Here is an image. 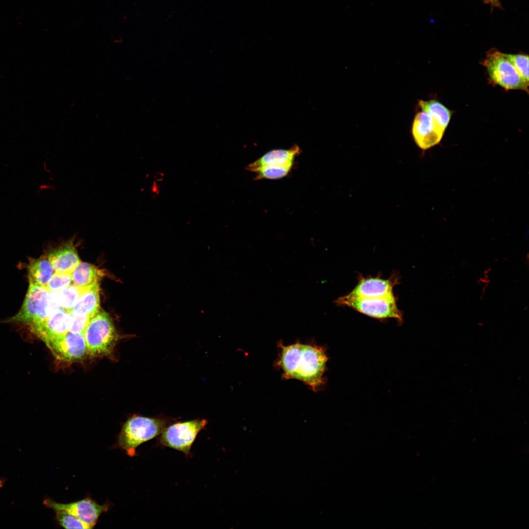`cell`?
<instances>
[{
	"label": "cell",
	"instance_id": "4",
	"mask_svg": "<svg viewBox=\"0 0 529 529\" xmlns=\"http://www.w3.org/2000/svg\"><path fill=\"white\" fill-rule=\"evenodd\" d=\"M83 334L87 353L93 357L109 354L117 339L112 319L105 311L100 309L90 319Z\"/></svg>",
	"mask_w": 529,
	"mask_h": 529
},
{
	"label": "cell",
	"instance_id": "17",
	"mask_svg": "<svg viewBox=\"0 0 529 529\" xmlns=\"http://www.w3.org/2000/svg\"><path fill=\"white\" fill-rule=\"evenodd\" d=\"M48 258L31 259L28 265L29 283L46 287L54 273Z\"/></svg>",
	"mask_w": 529,
	"mask_h": 529
},
{
	"label": "cell",
	"instance_id": "1",
	"mask_svg": "<svg viewBox=\"0 0 529 529\" xmlns=\"http://www.w3.org/2000/svg\"><path fill=\"white\" fill-rule=\"evenodd\" d=\"M280 345L281 352L278 364L283 377L300 380L314 391L320 389L324 385V374L328 361L325 349L298 342Z\"/></svg>",
	"mask_w": 529,
	"mask_h": 529
},
{
	"label": "cell",
	"instance_id": "18",
	"mask_svg": "<svg viewBox=\"0 0 529 529\" xmlns=\"http://www.w3.org/2000/svg\"><path fill=\"white\" fill-rule=\"evenodd\" d=\"M419 105L422 111L432 116L444 129L447 128L451 117V112L447 107L435 100H421Z\"/></svg>",
	"mask_w": 529,
	"mask_h": 529
},
{
	"label": "cell",
	"instance_id": "19",
	"mask_svg": "<svg viewBox=\"0 0 529 529\" xmlns=\"http://www.w3.org/2000/svg\"><path fill=\"white\" fill-rule=\"evenodd\" d=\"M84 289L72 284L53 293L60 308L71 312L72 308Z\"/></svg>",
	"mask_w": 529,
	"mask_h": 529
},
{
	"label": "cell",
	"instance_id": "24",
	"mask_svg": "<svg viewBox=\"0 0 529 529\" xmlns=\"http://www.w3.org/2000/svg\"><path fill=\"white\" fill-rule=\"evenodd\" d=\"M90 319L86 315H76L72 313L69 332L75 333H83Z\"/></svg>",
	"mask_w": 529,
	"mask_h": 529
},
{
	"label": "cell",
	"instance_id": "15",
	"mask_svg": "<svg viewBox=\"0 0 529 529\" xmlns=\"http://www.w3.org/2000/svg\"><path fill=\"white\" fill-rule=\"evenodd\" d=\"M99 284H94L85 289L71 312L76 315L93 317L99 310Z\"/></svg>",
	"mask_w": 529,
	"mask_h": 529
},
{
	"label": "cell",
	"instance_id": "20",
	"mask_svg": "<svg viewBox=\"0 0 529 529\" xmlns=\"http://www.w3.org/2000/svg\"><path fill=\"white\" fill-rule=\"evenodd\" d=\"M293 167L281 166H265L255 170V180L261 179H278L289 174Z\"/></svg>",
	"mask_w": 529,
	"mask_h": 529
},
{
	"label": "cell",
	"instance_id": "3",
	"mask_svg": "<svg viewBox=\"0 0 529 529\" xmlns=\"http://www.w3.org/2000/svg\"><path fill=\"white\" fill-rule=\"evenodd\" d=\"M29 283L21 309L8 321L22 322L31 327L46 320L60 308L53 292L49 291L45 287Z\"/></svg>",
	"mask_w": 529,
	"mask_h": 529
},
{
	"label": "cell",
	"instance_id": "2",
	"mask_svg": "<svg viewBox=\"0 0 529 529\" xmlns=\"http://www.w3.org/2000/svg\"><path fill=\"white\" fill-rule=\"evenodd\" d=\"M169 421L161 417L133 415L123 424L115 445L130 457L137 456L136 449L160 435Z\"/></svg>",
	"mask_w": 529,
	"mask_h": 529
},
{
	"label": "cell",
	"instance_id": "7",
	"mask_svg": "<svg viewBox=\"0 0 529 529\" xmlns=\"http://www.w3.org/2000/svg\"><path fill=\"white\" fill-rule=\"evenodd\" d=\"M207 424L206 419H194L178 422L167 426L159 438L162 446L169 447L189 455L198 433Z\"/></svg>",
	"mask_w": 529,
	"mask_h": 529
},
{
	"label": "cell",
	"instance_id": "13",
	"mask_svg": "<svg viewBox=\"0 0 529 529\" xmlns=\"http://www.w3.org/2000/svg\"><path fill=\"white\" fill-rule=\"evenodd\" d=\"M301 152V149L297 144L293 145L289 149H273L249 164L246 169L254 172L257 169L265 166L293 167L295 158Z\"/></svg>",
	"mask_w": 529,
	"mask_h": 529
},
{
	"label": "cell",
	"instance_id": "22",
	"mask_svg": "<svg viewBox=\"0 0 529 529\" xmlns=\"http://www.w3.org/2000/svg\"><path fill=\"white\" fill-rule=\"evenodd\" d=\"M522 79L529 84V56L525 54L505 53Z\"/></svg>",
	"mask_w": 529,
	"mask_h": 529
},
{
	"label": "cell",
	"instance_id": "16",
	"mask_svg": "<svg viewBox=\"0 0 529 529\" xmlns=\"http://www.w3.org/2000/svg\"><path fill=\"white\" fill-rule=\"evenodd\" d=\"M104 274L102 270L85 262H80L71 273L73 284L82 289L99 283Z\"/></svg>",
	"mask_w": 529,
	"mask_h": 529
},
{
	"label": "cell",
	"instance_id": "21",
	"mask_svg": "<svg viewBox=\"0 0 529 529\" xmlns=\"http://www.w3.org/2000/svg\"><path fill=\"white\" fill-rule=\"evenodd\" d=\"M54 511L55 513L56 521L60 526L65 529H91L88 525L78 518L65 511L61 510H55Z\"/></svg>",
	"mask_w": 529,
	"mask_h": 529
},
{
	"label": "cell",
	"instance_id": "26",
	"mask_svg": "<svg viewBox=\"0 0 529 529\" xmlns=\"http://www.w3.org/2000/svg\"><path fill=\"white\" fill-rule=\"evenodd\" d=\"M4 481L3 479H0V488L3 486Z\"/></svg>",
	"mask_w": 529,
	"mask_h": 529
},
{
	"label": "cell",
	"instance_id": "10",
	"mask_svg": "<svg viewBox=\"0 0 529 529\" xmlns=\"http://www.w3.org/2000/svg\"><path fill=\"white\" fill-rule=\"evenodd\" d=\"M445 130L432 116L422 111L414 118L412 134L419 147L427 150L440 143Z\"/></svg>",
	"mask_w": 529,
	"mask_h": 529
},
{
	"label": "cell",
	"instance_id": "25",
	"mask_svg": "<svg viewBox=\"0 0 529 529\" xmlns=\"http://www.w3.org/2000/svg\"><path fill=\"white\" fill-rule=\"evenodd\" d=\"M489 3L496 7H499L500 5L499 0H489Z\"/></svg>",
	"mask_w": 529,
	"mask_h": 529
},
{
	"label": "cell",
	"instance_id": "9",
	"mask_svg": "<svg viewBox=\"0 0 529 529\" xmlns=\"http://www.w3.org/2000/svg\"><path fill=\"white\" fill-rule=\"evenodd\" d=\"M46 344L56 358L65 361L81 360L87 353L83 333L68 332Z\"/></svg>",
	"mask_w": 529,
	"mask_h": 529
},
{
	"label": "cell",
	"instance_id": "11",
	"mask_svg": "<svg viewBox=\"0 0 529 529\" xmlns=\"http://www.w3.org/2000/svg\"><path fill=\"white\" fill-rule=\"evenodd\" d=\"M72 317V312L60 308L46 320L30 329L46 343L69 332Z\"/></svg>",
	"mask_w": 529,
	"mask_h": 529
},
{
	"label": "cell",
	"instance_id": "14",
	"mask_svg": "<svg viewBox=\"0 0 529 529\" xmlns=\"http://www.w3.org/2000/svg\"><path fill=\"white\" fill-rule=\"evenodd\" d=\"M48 258L55 272L71 273L81 262L72 240L55 249Z\"/></svg>",
	"mask_w": 529,
	"mask_h": 529
},
{
	"label": "cell",
	"instance_id": "23",
	"mask_svg": "<svg viewBox=\"0 0 529 529\" xmlns=\"http://www.w3.org/2000/svg\"><path fill=\"white\" fill-rule=\"evenodd\" d=\"M71 282V273L55 272L45 287L49 291L56 292L67 287Z\"/></svg>",
	"mask_w": 529,
	"mask_h": 529
},
{
	"label": "cell",
	"instance_id": "6",
	"mask_svg": "<svg viewBox=\"0 0 529 529\" xmlns=\"http://www.w3.org/2000/svg\"><path fill=\"white\" fill-rule=\"evenodd\" d=\"M491 80L506 90H522L528 92V84L519 75L505 53L491 50L482 62Z\"/></svg>",
	"mask_w": 529,
	"mask_h": 529
},
{
	"label": "cell",
	"instance_id": "27",
	"mask_svg": "<svg viewBox=\"0 0 529 529\" xmlns=\"http://www.w3.org/2000/svg\"><path fill=\"white\" fill-rule=\"evenodd\" d=\"M487 2L489 3V0H486Z\"/></svg>",
	"mask_w": 529,
	"mask_h": 529
},
{
	"label": "cell",
	"instance_id": "8",
	"mask_svg": "<svg viewBox=\"0 0 529 529\" xmlns=\"http://www.w3.org/2000/svg\"><path fill=\"white\" fill-rule=\"evenodd\" d=\"M43 504L53 511L61 510L78 518L93 529L100 515L109 509V505H99L90 498L70 503H59L50 498H46Z\"/></svg>",
	"mask_w": 529,
	"mask_h": 529
},
{
	"label": "cell",
	"instance_id": "5",
	"mask_svg": "<svg viewBox=\"0 0 529 529\" xmlns=\"http://www.w3.org/2000/svg\"><path fill=\"white\" fill-rule=\"evenodd\" d=\"M338 306H347L358 312L379 319L394 318L402 321L403 315L398 308L394 294L379 297L361 298L344 295L337 298Z\"/></svg>",
	"mask_w": 529,
	"mask_h": 529
},
{
	"label": "cell",
	"instance_id": "12",
	"mask_svg": "<svg viewBox=\"0 0 529 529\" xmlns=\"http://www.w3.org/2000/svg\"><path fill=\"white\" fill-rule=\"evenodd\" d=\"M398 282L396 277L387 279L379 277L361 278L356 287L347 294L349 296L373 298L393 295V288Z\"/></svg>",
	"mask_w": 529,
	"mask_h": 529
}]
</instances>
